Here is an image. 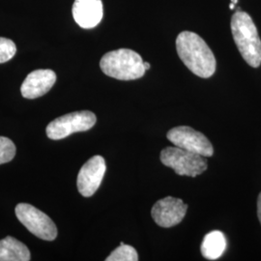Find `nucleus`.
<instances>
[{
	"label": "nucleus",
	"mask_w": 261,
	"mask_h": 261,
	"mask_svg": "<svg viewBox=\"0 0 261 261\" xmlns=\"http://www.w3.org/2000/svg\"><path fill=\"white\" fill-rule=\"evenodd\" d=\"M226 249V239L222 231L214 230L205 235L200 250L206 259L216 260L223 255Z\"/></svg>",
	"instance_id": "nucleus-13"
},
{
	"label": "nucleus",
	"mask_w": 261,
	"mask_h": 261,
	"mask_svg": "<svg viewBox=\"0 0 261 261\" xmlns=\"http://www.w3.org/2000/svg\"><path fill=\"white\" fill-rule=\"evenodd\" d=\"M231 2H232V3H234V4H236V3L238 2V0H231Z\"/></svg>",
	"instance_id": "nucleus-20"
},
{
	"label": "nucleus",
	"mask_w": 261,
	"mask_h": 261,
	"mask_svg": "<svg viewBox=\"0 0 261 261\" xmlns=\"http://www.w3.org/2000/svg\"><path fill=\"white\" fill-rule=\"evenodd\" d=\"M16 155V146L12 140L0 137V165L9 163Z\"/></svg>",
	"instance_id": "nucleus-15"
},
{
	"label": "nucleus",
	"mask_w": 261,
	"mask_h": 261,
	"mask_svg": "<svg viewBox=\"0 0 261 261\" xmlns=\"http://www.w3.org/2000/svg\"><path fill=\"white\" fill-rule=\"evenodd\" d=\"M176 49L182 62L195 75L208 79L216 71V58L205 41L196 33L183 31L176 39Z\"/></svg>",
	"instance_id": "nucleus-1"
},
{
	"label": "nucleus",
	"mask_w": 261,
	"mask_h": 261,
	"mask_svg": "<svg viewBox=\"0 0 261 261\" xmlns=\"http://www.w3.org/2000/svg\"><path fill=\"white\" fill-rule=\"evenodd\" d=\"M229 7H230V10L235 9V4L231 2V3H230V5H229Z\"/></svg>",
	"instance_id": "nucleus-19"
},
{
	"label": "nucleus",
	"mask_w": 261,
	"mask_h": 261,
	"mask_svg": "<svg viewBox=\"0 0 261 261\" xmlns=\"http://www.w3.org/2000/svg\"><path fill=\"white\" fill-rule=\"evenodd\" d=\"M106 170V161L102 156L97 155L89 159L77 175L76 185L80 194L85 197L93 196L103 181Z\"/></svg>",
	"instance_id": "nucleus-8"
},
{
	"label": "nucleus",
	"mask_w": 261,
	"mask_h": 261,
	"mask_svg": "<svg viewBox=\"0 0 261 261\" xmlns=\"http://www.w3.org/2000/svg\"><path fill=\"white\" fill-rule=\"evenodd\" d=\"M96 115L89 111L68 113L47 125V137L50 140H63L77 132L90 130L96 124Z\"/></svg>",
	"instance_id": "nucleus-5"
},
{
	"label": "nucleus",
	"mask_w": 261,
	"mask_h": 261,
	"mask_svg": "<svg viewBox=\"0 0 261 261\" xmlns=\"http://www.w3.org/2000/svg\"><path fill=\"white\" fill-rule=\"evenodd\" d=\"M72 13L81 28H94L103 19V2L102 0H75Z\"/></svg>",
	"instance_id": "nucleus-11"
},
{
	"label": "nucleus",
	"mask_w": 261,
	"mask_h": 261,
	"mask_svg": "<svg viewBox=\"0 0 261 261\" xmlns=\"http://www.w3.org/2000/svg\"><path fill=\"white\" fill-rule=\"evenodd\" d=\"M16 53L17 47L12 40L0 37V64L11 60Z\"/></svg>",
	"instance_id": "nucleus-16"
},
{
	"label": "nucleus",
	"mask_w": 261,
	"mask_h": 261,
	"mask_svg": "<svg viewBox=\"0 0 261 261\" xmlns=\"http://www.w3.org/2000/svg\"><path fill=\"white\" fill-rule=\"evenodd\" d=\"M234 42L244 60L253 68L261 64V41L255 24L249 14L237 11L231 19Z\"/></svg>",
	"instance_id": "nucleus-2"
},
{
	"label": "nucleus",
	"mask_w": 261,
	"mask_h": 261,
	"mask_svg": "<svg viewBox=\"0 0 261 261\" xmlns=\"http://www.w3.org/2000/svg\"><path fill=\"white\" fill-rule=\"evenodd\" d=\"M30 258V252L23 243L11 236L0 240V261H28Z\"/></svg>",
	"instance_id": "nucleus-12"
},
{
	"label": "nucleus",
	"mask_w": 261,
	"mask_h": 261,
	"mask_svg": "<svg viewBox=\"0 0 261 261\" xmlns=\"http://www.w3.org/2000/svg\"><path fill=\"white\" fill-rule=\"evenodd\" d=\"M56 82V73L53 70H35L27 76L21 84L20 92L27 99H36L47 94Z\"/></svg>",
	"instance_id": "nucleus-10"
},
{
	"label": "nucleus",
	"mask_w": 261,
	"mask_h": 261,
	"mask_svg": "<svg viewBox=\"0 0 261 261\" xmlns=\"http://www.w3.org/2000/svg\"><path fill=\"white\" fill-rule=\"evenodd\" d=\"M144 68H145V70H146V71H147V70H149L150 64L148 62H144Z\"/></svg>",
	"instance_id": "nucleus-18"
},
{
	"label": "nucleus",
	"mask_w": 261,
	"mask_h": 261,
	"mask_svg": "<svg viewBox=\"0 0 261 261\" xmlns=\"http://www.w3.org/2000/svg\"><path fill=\"white\" fill-rule=\"evenodd\" d=\"M107 261H138L139 255L136 249L122 242L118 248L106 258Z\"/></svg>",
	"instance_id": "nucleus-14"
},
{
	"label": "nucleus",
	"mask_w": 261,
	"mask_h": 261,
	"mask_svg": "<svg viewBox=\"0 0 261 261\" xmlns=\"http://www.w3.org/2000/svg\"><path fill=\"white\" fill-rule=\"evenodd\" d=\"M161 162L171 168L178 175L196 177L207 169V160L204 156L180 147H166L161 152Z\"/></svg>",
	"instance_id": "nucleus-4"
},
{
	"label": "nucleus",
	"mask_w": 261,
	"mask_h": 261,
	"mask_svg": "<svg viewBox=\"0 0 261 261\" xmlns=\"http://www.w3.org/2000/svg\"><path fill=\"white\" fill-rule=\"evenodd\" d=\"M257 215H258V219L261 224V193L258 196V199H257Z\"/></svg>",
	"instance_id": "nucleus-17"
},
{
	"label": "nucleus",
	"mask_w": 261,
	"mask_h": 261,
	"mask_svg": "<svg viewBox=\"0 0 261 261\" xmlns=\"http://www.w3.org/2000/svg\"><path fill=\"white\" fill-rule=\"evenodd\" d=\"M167 138L175 146L194 152L204 157H211L214 148L211 142L200 132L188 126H179L168 130Z\"/></svg>",
	"instance_id": "nucleus-7"
},
{
	"label": "nucleus",
	"mask_w": 261,
	"mask_h": 261,
	"mask_svg": "<svg viewBox=\"0 0 261 261\" xmlns=\"http://www.w3.org/2000/svg\"><path fill=\"white\" fill-rule=\"evenodd\" d=\"M100 67L103 74L119 81L138 80L146 72L141 56L129 48L106 54L100 61Z\"/></svg>",
	"instance_id": "nucleus-3"
},
{
	"label": "nucleus",
	"mask_w": 261,
	"mask_h": 261,
	"mask_svg": "<svg viewBox=\"0 0 261 261\" xmlns=\"http://www.w3.org/2000/svg\"><path fill=\"white\" fill-rule=\"evenodd\" d=\"M16 215L19 222L38 238L53 241L57 236L56 224L47 215L28 203H19L16 207Z\"/></svg>",
	"instance_id": "nucleus-6"
},
{
	"label": "nucleus",
	"mask_w": 261,
	"mask_h": 261,
	"mask_svg": "<svg viewBox=\"0 0 261 261\" xmlns=\"http://www.w3.org/2000/svg\"><path fill=\"white\" fill-rule=\"evenodd\" d=\"M188 210L186 203L176 197L167 196L152 207L151 215L156 224L162 227H172L180 224Z\"/></svg>",
	"instance_id": "nucleus-9"
}]
</instances>
